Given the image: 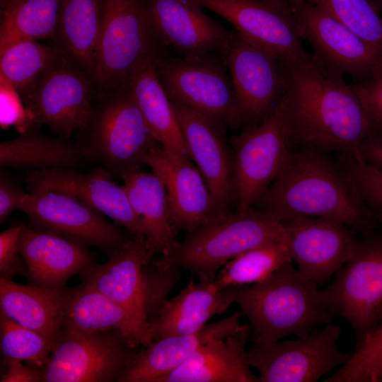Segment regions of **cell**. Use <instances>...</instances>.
<instances>
[{"label":"cell","instance_id":"obj_6","mask_svg":"<svg viewBox=\"0 0 382 382\" xmlns=\"http://www.w3.org/2000/svg\"><path fill=\"white\" fill-rule=\"evenodd\" d=\"M101 29L92 81L113 91L137 66L160 50L152 28L149 0H101Z\"/></svg>","mask_w":382,"mask_h":382},{"label":"cell","instance_id":"obj_18","mask_svg":"<svg viewBox=\"0 0 382 382\" xmlns=\"http://www.w3.org/2000/svg\"><path fill=\"white\" fill-rule=\"evenodd\" d=\"M282 224L291 260L303 277L318 285L345 265L357 243L355 232L334 220L296 217Z\"/></svg>","mask_w":382,"mask_h":382},{"label":"cell","instance_id":"obj_23","mask_svg":"<svg viewBox=\"0 0 382 382\" xmlns=\"http://www.w3.org/2000/svg\"><path fill=\"white\" fill-rule=\"evenodd\" d=\"M242 316L240 311L220 320L207 323L197 332L153 341L144 349L135 352L117 381L158 382L208 342L225 338L249 327V325L240 323Z\"/></svg>","mask_w":382,"mask_h":382},{"label":"cell","instance_id":"obj_27","mask_svg":"<svg viewBox=\"0 0 382 382\" xmlns=\"http://www.w3.org/2000/svg\"><path fill=\"white\" fill-rule=\"evenodd\" d=\"M251 330L211 340L158 382H260L247 363Z\"/></svg>","mask_w":382,"mask_h":382},{"label":"cell","instance_id":"obj_31","mask_svg":"<svg viewBox=\"0 0 382 382\" xmlns=\"http://www.w3.org/2000/svg\"><path fill=\"white\" fill-rule=\"evenodd\" d=\"M88 162L76 142L62 137L45 135L33 125L17 137L0 143V164L17 168L35 170L74 168Z\"/></svg>","mask_w":382,"mask_h":382},{"label":"cell","instance_id":"obj_20","mask_svg":"<svg viewBox=\"0 0 382 382\" xmlns=\"http://www.w3.org/2000/svg\"><path fill=\"white\" fill-rule=\"evenodd\" d=\"M192 161L196 163L219 214L235 204L233 156L221 128L189 108L172 102Z\"/></svg>","mask_w":382,"mask_h":382},{"label":"cell","instance_id":"obj_21","mask_svg":"<svg viewBox=\"0 0 382 382\" xmlns=\"http://www.w3.org/2000/svg\"><path fill=\"white\" fill-rule=\"evenodd\" d=\"M146 253L145 237L134 236L106 262L92 265L81 273L84 284L120 306L151 338L146 309Z\"/></svg>","mask_w":382,"mask_h":382},{"label":"cell","instance_id":"obj_48","mask_svg":"<svg viewBox=\"0 0 382 382\" xmlns=\"http://www.w3.org/2000/svg\"><path fill=\"white\" fill-rule=\"evenodd\" d=\"M382 14V0H373Z\"/></svg>","mask_w":382,"mask_h":382},{"label":"cell","instance_id":"obj_38","mask_svg":"<svg viewBox=\"0 0 382 382\" xmlns=\"http://www.w3.org/2000/svg\"><path fill=\"white\" fill-rule=\"evenodd\" d=\"M382 364V319L349 360L323 382H371Z\"/></svg>","mask_w":382,"mask_h":382},{"label":"cell","instance_id":"obj_37","mask_svg":"<svg viewBox=\"0 0 382 382\" xmlns=\"http://www.w3.org/2000/svg\"><path fill=\"white\" fill-rule=\"evenodd\" d=\"M1 350L7 361H25L45 369L52 349V341L40 332L23 326L0 312Z\"/></svg>","mask_w":382,"mask_h":382},{"label":"cell","instance_id":"obj_5","mask_svg":"<svg viewBox=\"0 0 382 382\" xmlns=\"http://www.w3.org/2000/svg\"><path fill=\"white\" fill-rule=\"evenodd\" d=\"M76 143L87 161L98 163L112 177L148 166V158L162 147L149 129L127 83L96 106Z\"/></svg>","mask_w":382,"mask_h":382},{"label":"cell","instance_id":"obj_22","mask_svg":"<svg viewBox=\"0 0 382 382\" xmlns=\"http://www.w3.org/2000/svg\"><path fill=\"white\" fill-rule=\"evenodd\" d=\"M86 245L65 235L25 225L18 241L30 284L53 289H62L71 276L93 265Z\"/></svg>","mask_w":382,"mask_h":382},{"label":"cell","instance_id":"obj_26","mask_svg":"<svg viewBox=\"0 0 382 382\" xmlns=\"http://www.w3.org/2000/svg\"><path fill=\"white\" fill-rule=\"evenodd\" d=\"M158 52L145 59L127 83L168 158L178 161H192L174 107L157 74L156 58Z\"/></svg>","mask_w":382,"mask_h":382},{"label":"cell","instance_id":"obj_47","mask_svg":"<svg viewBox=\"0 0 382 382\" xmlns=\"http://www.w3.org/2000/svg\"><path fill=\"white\" fill-rule=\"evenodd\" d=\"M371 382H382V364L374 374Z\"/></svg>","mask_w":382,"mask_h":382},{"label":"cell","instance_id":"obj_33","mask_svg":"<svg viewBox=\"0 0 382 382\" xmlns=\"http://www.w3.org/2000/svg\"><path fill=\"white\" fill-rule=\"evenodd\" d=\"M62 0H2L0 51L25 40L56 38Z\"/></svg>","mask_w":382,"mask_h":382},{"label":"cell","instance_id":"obj_45","mask_svg":"<svg viewBox=\"0 0 382 382\" xmlns=\"http://www.w3.org/2000/svg\"><path fill=\"white\" fill-rule=\"evenodd\" d=\"M1 382H39L44 381V369L25 366L21 361L10 360L8 369L3 374Z\"/></svg>","mask_w":382,"mask_h":382},{"label":"cell","instance_id":"obj_13","mask_svg":"<svg viewBox=\"0 0 382 382\" xmlns=\"http://www.w3.org/2000/svg\"><path fill=\"white\" fill-rule=\"evenodd\" d=\"M241 111L243 125L267 117L286 92L284 61L235 30L223 52Z\"/></svg>","mask_w":382,"mask_h":382},{"label":"cell","instance_id":"obj_7","mask_svg":"<svg viewBox=\"0 0 382 382\" xmlns=\"http://www.w3.org/2000/svg\"><path fill=\"white\" fill-rule=\"evenodd\" d=\"M156 66L172 102L189 108L221 128L243 126L222 54L190 59L164 54L160 50Z\"/></svg>","mask_w":382,"mask_h":382},{"label":"cell","instance_id":"obj_12","mask_svg":"<svg viewBox=\"0 0 382 382\" xmlns=\"http://www.w3.org/2000/svg\"><path fill=\"white\" fill-rule=\"evenodd\" d=\"M285 1L301 38L313 48V59L328 71L356 83L382 65V57L364 40L322 9L307 0Z\"/></svg>","mask_w":382,"mask_h":382},{"label":"cell","instance_id":"obj_3","mask_svg":"<svg viewBox=\"0 0 382 382\" xmlns=\"http://www.w3.org/2000/svg\"><path fill=\"white\" fill-rule=\"evenodd\" d=\"M291 261L259 283L224 287L248 319L253 344L268 345L287 336H304L335 317L325 291L303 277Z\"/></svg>","mask_w":382,"mask_h":382},{"label":"cell","instance_id":"obj_42","mask_svg":"<svg viewBox=\"0 0 382 382\" xmlns=\"http://www.w3.org/2000/svg\"><path fill=\"white\" fill-rule=\"evenodd\" d=\"M350 85L376 128L382 132V65L366 79Z\"/></svg>","mask_w":382,"mask_h":382},{"label":"cell","instance_id":"obj_39","mask_svg":"<svg viewBox=\"0 0 382 382\" xmlns=\"http://www.w3.org/2000/svg\"><path fill=\"white\" fill-rule=\"evenodd\" d=\"M345 171L366 208L382 225V169L347 158Z\"/></svg>","mask_w":382,"mask_h":382},{"label":"cell","instance_id":"obj_43","mask_svg":"<svg viewBox=\"0 0 382 382\" xmlns=\"http://www.w3.org/2000/svg\"><path fill=\"white\" fill-rule=\"evenodd\" d=\"M24 224H20L0 233L1 277L10 279L21 270L18 241Z\"/></svg>","mask_w":382,"mask_h":382},{"label":"cell","instance_id":"obj_40","mask_svg":"<svg viewBox=\"0 0 382 382\" xmlns=\"http://www.w3.org/2000/svg\"><path fill=\"white\" fill-rule=\"evenodd\" d=\"M180 267H156L146 276V309L149 323L153 322L168 301V296L180 279Z\"/></svg>","mask_w":382,"mask_h":382},{"label":"cell","instance_id":"obj_10","mask_svg":"<svg viewBox=\"0 0 382 382\" xmlns=\"http://www.w3.org/2000/svg\"><path fill=\"white\" fill-rule=\"evenodd\" d=\"M340 335L341 328L330 322L295 340L252 343L246 349L247 363L258 371L260 382H314L352 355L339 349Z\"/></svg>","mask_w":382,"mask_h":382},{"label":"cell","instance_id":"obj_14","mask_svg":"<svg viewBox=\"0 0 382 382\" xmlns=\"http://www.w3.org/2000/svg\"><path fill=\"white\" fill-rule=\"evenodd\" d=\"M91 76L64 55L22 98L34 123L69 139L83 128L93 111L88 93Z\"/></svg>","mask_w":382,"mask_h":382},{"label":"cell","instance_id":"obj_44","mask_svg":"<svg viewBox=\"0 0 382 382\" xmlns=\"http://www.w3.org/2000/svg\"><path fill=\"white\" fill-rule=\"evenodd\" d=\"M28 193L11 180L1 175L0 178V221L13 211L20 209Z\"/></svg>","mask_w":382,"mask_h":382},{"label":"cell","instance_id":"obj_28","mask_svg":"<svg viewBox=\"0 0 382 382\" xmlns=\"http://www.w3.org/2000/svg\"><path fill=\"white\" fill-rule=\"evenodd\" d=\"M233 304L224 288L215 282L191 279L179 293L168 300L158 317L149 323L153 341L197 332L215 315L222 314Z\"/></svg>","mask_w":382,"mask_h":382},{"label":"cell","instance_id":"obj_41","mask_svg":"<svg viewBox=\"0 0 382 382\" xmlns=\"http://www.w3.org/2000/svg\"><path fill=\"white\" fill-rule=\"evenodd\" d=\"M0 124L4 129L15 125L21 133L34 123L16 89L0 75Z\"/></svg>","mask_w":382,"mask_h":382},{"label":"cell","instance_id":"obj_25","mask_svg":"<svg viewBox=\"0 0 382 382\" xmlns=\"http://www.w3.org/2000/svg\"><path fill=\"white\" fill-rule=\"evenodd\" d=\"M122 180L130 205L144 228L147 267L156 253L165 255L179 242L168 194L162 179L153 171L137 169Z\"/></svg>","mask_w":382,"mask_h":382},{"label":"cell","instance_id":"obj_11","mask_svg":"<svg viewBox=\"0 0 382 382\" xmlns=\"http://www.w3.org/2000/svg\"><path fill=\"white\" fill-rule=\"evenodd\" d=\"M119 332L62 327L44 369L46 382H106L117 378L135 354Z\"/></svg>","mask_w":382,"mask_h":382},{"label":"cell","instance_id":"obj_9","mask_svg":"<svg viewBox=\"0 0 382 382\" xmlns=\"http://www.w3.org/2000/svg\"><path fill=\"white\" fill-rule=\"evenodd\" d=\"M286 92L260 123L231 138L236 211L251 207L282 171L291 151L288 143Z\"/></svg>","mask_w":382,"mask_h":382},{"label":"cell","instance_id":"obj_17","mask_svg":"<svg viewBox=\"0 0 382 382\" xmlns=\"http://www.w3.org/2000/svg\"><path fill=\"white\" fill-rule=\"evenodd\" d=\"M153 33L159 46L179 57L222 54L232 31L206 15L198 0H149Z\"/></svg>","mask_w":382,"mask_h":382},{"label":"cell","instance_id":"obj_46","mask_svg":"<svg viewBox=\"0 0 382 382\" xmlns=\"http://www.w3.org/2000/svg\"><path fill=\"white\" fill-rule=\"evenodd\" d=\"M361 155L366 163L382 169V132L367 138L361 146Z\"/></svg>","mask_w":382,"mask_h":382},{"label":"cell","instance_id":"obj_32","mask_svg":"<svg viewBox=\"0 0 382 382\" xmlns=\"http://www.w3.org/2000/svg\"><path fill=\"white\" fill-rule=\"evenodd\" d=\"M101 0H62L57 39L69 60L92 76L101 29Z\"/></svg>","mask_w":382,"mask_h":382},{"label":"cell","instance_id":"obj_30","mask_svg":"<svg viewBox=\"0 0 382 382\" xmlns=\"http://www.w3.org/2000/svg\"><path fill=\"white\" fill-rule=\"evenodd\" d=\"M64 289L21 285L0 278L1 311L52 341L62 328Z\"/></svg>","mask_w":382,"mask_h":382},{"label":"cell","instance_id":"obj_8","mask_svg":"<svg viewBox=\"0 0 382 382\" xmlns=\"http://www.w3.org/2000/svg\"><path fill=\"white\" fill-rule=\"evenodd\" d=\"M361 234L349 259L324 289L335 316L352 326L354 349L382 319V228Z\"/></svg>","mask_w":382,"mask_h":382},{"label":"cell","instance_id":"obj_49","mask_svg":"<svg viewBox=\"0 0 382 382\" xmlns=\"http://www.w3.org/2000/svg\"><path fill=\"white\" fill-rule=\"evenodd\" d=\"M283 1H285V0H283Z\"/></svg>","mask_w":382,"mask_h":382},{"label":"cell","instance_id":"obj_24","mask_svg":"<svg viewBox=\"0 0 382 382\" xmlns=\"http://www.w3.org/2000/svg\"><path fill=\"white\" fill-rule=\"evenodd\" d=\"M192 161H172L162 147L148 158V166L163 181L178 230L192 231L219 214L216 202Z\"/></svg>","mask_w":382,"mask_h":382},{"label":"cell","instance_id":"obj_16","mask_svg":"<svg viewBox=\"0 0 382 382\" xmlns=\"http://www.w3.org/2000/svg\"><path fill=\"white\" fill-rule=\"evenodd\" d=\"M230 23L251 42L284 62H303L312 55L304 49L292 12L283 0H198Z\"/></svg>","mask_w":382,"mask_h":382},{"label":"cell","instance_id":"obj_35","mask_svg":"<svg viewBox=\"0 0 382 382\" xmlns=\"http://www.w3.org/2000/svg\"><path fill=\"white\" fill-rule=\"evenodd\" d=\"M289 260L287 241L267 243L245 251L227 262L214 279L220 288L259 283Z\"/></svg>","mask_w":382,"mask_h":382},{"label":"cell","instance_id":"obj_29","mask_svg":"<svg viewBox=\"0 0 382 382\" xmlns=\"http://www.w3.org/2000/svg\"><path fill=\"white\" fill-rule=\"evenodd\" d=\"M64 326L86 331L118 330L132 348L153 342L120 306L84 283L64 289Z\"/></svg>","mask_w":382,"mask_h":382},{"label":"cell","instance_id":"obj_1","mask_svg":"<svg viewBox=\"0 0 382 382\" xmlns=\"http://www.w3.org/2000/svg\"><path fill=\"white\" fill-rule=\"evenodd\" d=\"M284 64L289 146L299 144L364 161L363 142L380 131L352 86L320 66L313 56L307 61Z\"/></svg>","mask_w":382,"mask_h":382},{"label":"cell","instance_id":"obj_34","mask_svg":"<svg viewBox=\"0 0 382 382\" xmlns=\"http://www.w3.org/2000/svg\"><path fill=\"white\" fill-rule=\"evenodd\" d=\"M64 55L59 47L46 46L33 40L18 41L0 51V75L23 98L33 89L41 76Z\"/></svg>","mask_w":382,"mask_h":382},{"label":"cell","instance_id":"obj_15","mask_svg":"<svg viewBox=\"0 0 382 382\" xmlns=\"http://www.w3.org/2000/svg\"><path fill=\"white\" fill-rule=\"evenodd\" d=\"M20 210L26 214L35 228L65 235L111 254L136 236L108 221L93 206L56 191L28 192Z\"/></svg>","mask_w":382,"mask_h":382},{"label":"cell","instance_id":"obj_36","mask_svg":"<svg viewBox=\"0 0 382 382\" xmlns=\"http://www.w3.org/2000/svg\"><path fill=\"white\" fill-rule=\"evenodd\" d=\"M347 27L382 57V14L373 0H307Z\"/></svg>","mask_w":382,"mask_h":382},{"label":"cell","instance_id":"obj_4","mask_svg":"<svg viewBox=\"0 0 382 382\" xmlns=\"http://www.w3.org/2000/svg\"><path fill=\"white\" fill-rule=\"evenodd\" d=\"M287 241L283 224L253 207L219 214L187 232L169 253L161 255L155 267H178L195 274L199 281H214L221 268L241 253L270 243Z\"/></svg>","mask_w":382,"mask_h":382},{"label":"cell","instance_id":"obj_2","mask_svg":"<svg viewBox=\"0 0 382 382\" xmlns=\"http://www.w3.org/2000/svg\"><path fill=\"white\" fill-rule=\"evenodd\" d=\"M252 207L282 223L296 217L323 218L361 233L379 224L361 202L345 171L312 148L292 151L282 171Z\"/></svg>","mask_w":382,"mask_h":382},{"label":"cell","instance_id":"obj_19","mask_svg":"<svg viewBox=\"0 0 382 382\" xmlns=\"http://www.w3.org/2000/svg\"><path fill=\"white\" fill-rule=\"evenodd\" d=\"M100 166L88 173L74 168L33 170L25 178L29 192L50 190L69 195L98 209L136 236H144V228L132 209L123 186Z\"/></svg>","mask_w":382,"mask_h":382}]
</instances>
